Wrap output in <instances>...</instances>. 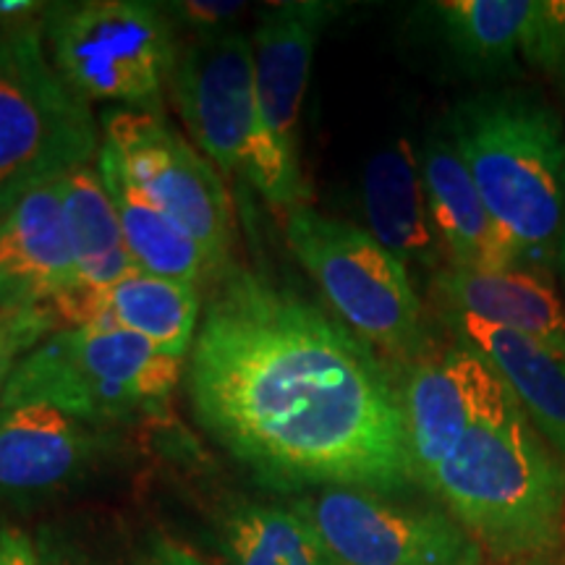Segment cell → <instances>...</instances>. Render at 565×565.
<instances>
[{
	"mask_svg": "<svg viewBox=\"0 0 565 565\" xmlns=\"http://www.w3.org/2000/svg\"><path fill=\"white\" fill-rule=\"evenodd\" d=\"M196 422L280 490L416 484L401 387L370 345L249 270L217 282L186 374Z\"/></svg>",
	"mask_w": 565,
	"mask_h": 565,
	"instance_id": "1",
	"label": "cell"
},
{
	"mask_svg": "<svg viewBox=\"0 0 565 565\" xmlns=\"http://www.w3.org/2000/svg\"><path fill=\"white\" fill-rule=\"evenodd\" d=\"M427 492L494 557H534L565 536V469L513 393L466 429Z\"/></svg>",
	"mask_w": 565,
	"mask_h": 565,
	"instance_id": "2",
	"label": "cell"
},
{
	"mask_svg": "<svg viewBox=\"0 0 565 565\" xmlns=\"http://www.w3.org/2000/svg\"><path fill=\"white\" fill-rule=\"evenodd\" d=\"M454 147L521 270L545 275L563 254L565 129L547 105L505 95L463 105Z\"/></svg>",
	"mask_w": 565,
	"mask_h": 565,
	"instance_id": "3",
	"label": "cell"
},
{
	"mask_svg": "<svg viewBox=\"0 0 565 565\" xmlns=\"http://www.w3.org/2000/svg\"><path fill=\"white\" fill-rule=\"evenodd\" d=\"M171 84L183 121L217 171L244 175L282 217L307 207L301 162L275 145L263 121L249 34L231 30L189 42Z\"/></svg>",
	"mask_w": 565,
	"mask_h": 565,
	"instance_id": "4",
	"label": "cell"
},
{
	"mask_svg": "<svg viewBox=\"0 0 565 565\" xmlns=\"http://www.w3.org/2000/svg\"><path fill=\"white\" fill-rule=\"evenodd\" d=\"M181 362L118 324L66 328L21 359L0 408L53 406L89 427L124 422L168 404Z\"/></svg>",
	"mask_w": 565,
	"mask_h": 565,
	"instance_id": "5",
	"label": "cell"
},
{
	"mask_svg": "<svg viewBox=\"0 0 565 565\" xmlns=\"http://www.w3.org/2000/svg\"><path fill=\"white\" fill-rule=\"evenodd\" d=\"M42 30L0 34V217L103 147L89 103L47 61Z\"/></svg>",
	"mask_w": 565,
	"mask_h": 565,
	"instance_id": "6",
	"label": "cell"
},
{
	"mask_svg": "<svg viewBox=\"0 0 565 565\" xmlns=\"http://www.w3.org/2000/svg\"><path fill=\"white\" fill-rule=\"evenodd\" d=\"M286 238L359 341L395 362H419L424 324L412 278L370 231L301 207L286 217Z\"/></svg>",
	"mask_w": 565,
	"mask_h": 565,
	"instance_id": "7",
	"label": "cell"
},
{
	"mask_svg": "<svg viewBox=\"0 0 565 565\" xmlns=\"http://www.w3.org/2000/svg\"><path fill=\"white\" fill-rule=\"evenodd\" d=\"M63 82L84 100L160 116L175 68L171 17L145 0L55 3L42 21Z\"/></svg>",
	"mask_w": 565,
	"mask_h": 565,
	"instance_id": "8",
	"label": "cell"
},
{
	"mask_svg": "<svg viewBox=\"0 0 565 565\" xmlns=\"http://www.w3.org/2000/svg\"><path fill=\"white\" fill-rule=\"evenodd\" d=\"M103 129V145L116 152L131 186L223 267L233 244V212L215 166L154 113L108 110Z\"/></svg>",
	"mask_w": 565,
	"mask_h": 565,
	"instance_id": "9",
	"label": "cell"
},
{
	"mask_svg": "<svg viewBox=\"0 0 565 565\" xmlns=\"http://www.w3.org/2000/svg\"><path fill=\"white\" fill-rule=\"evenodd\" d=\"M291 508L338 565H482L484 550L456 519L377 492L324 487Z\"/></svg>",
	"mask_w": 565,
	"mask_h": 565,
	"instance_id": "10",
	"label": "cell"
},
{
	"mask_svg": "<svg viewBox=\"0 0 565 565\" xmlns=\"http://www.w3.org/2000/svg\"><path fill=\"white\" fill-rule=\"evenodd\" d=\"M508 393L498 372L463 343L414 362L401 401L416 484L427 490L466 429Z\"/></svg>",
	"mask_w": 565,
	"mask_h": 565,
	"instance_id": "11",
	"label": "cell"
},
{
	"mask_svg": "<svg viewBox=\"0 0 565 565\" xmlns=\"http://www.w3.org/2000/svg\"><path fill=\"white\" fill-rule=\"evenodd\" d=\"M341 11L328 0H288L265 6L252 32L254 82L263 121L275 145L301 162L299 121L317 42Z\"/></svg>",
	"mask_w": 565,
	"mask_h": 565,
	"instance_id": "12",
	"label": "cell"
},
{
	"mask_svg": "<svg viewBox=\"0 0 565 565\" xmlns=\"http://www.w3.org/2000/svg\"><path fill=\"white\" fill-rule=\"evenodd\" d=\"M76 286L63 179H55L0 217V307H51Z\"/></svg>",
	"mask_w": 565,
	"mask_h": 565,
	"instance_id": "13",
	"label": "cell"
},
{
	"mask_svg": "<svg viewBox=\"0 0 565 565\" xmlns=\"http://www.w3.org/2000/svg\"><path fill=\"white\" fill-rule=\"evenodd\" d=\"M422 181L437 238L454 270L505 273L521 267L511 238L492 221L454 141H427Z\"/></svg>",
	"mask_w": 565,
	"mask_h": 565,
	"instance_id": "14",
	"label": "cell"
},
{
	"mask_svg": "<svg viewBox=\"0 0 565 565\" xmlns=\"http://www.w3.org/2000/svg\"><path fill=\"white\" fill-rule=\"evenodd\" d=\"M97 454L89 424L53 406L0 408V498H38L71 482Z\"/></svg>",
	"mask_w": 565,
	"mask_h": 565,
	"instance_id": "15",
	"label": "cell"
},
{
	"mask_svg": "<svg viewBox=\"0 0 565 565\" xmlns=\"http://www.w3.org/2000/svg\"><path fill=\"white\" fill-rule=\"evenodd\" d=\"M448 324L511 387L536 433L565 456V359L561 353L471 315L448 312Z\"/></svg>",
	"mask_w": 565,
	"mask_h": 565,
	"instance_id": "16",
	"label": "cell"
},
{
	"mask_svg": "<svg viewBox=\"0 0 565 565\" xmlns=\"http://www.w3.org/2000/svg\"><path fill=\"white\" fill-rule=\"evenodd\" d=\"M435 294L445 315H471L477 320L534 338L565 359V307L547 278L532 270L505 273H437Z\"/></svg>",
	"mask_w": 565,
	"mask_h": 565,
	"instance_id": "17",
	"label": "cell"
},
{
	"mask_svg": "<svg viewBox=\"0 0 565 565\" xmlns=\"http://www.w3.org/2000/svg\"><path fill=\"white\" fill-rule=\"evenodd\" d=\"M364 212L370 233L395 259L433 267L440 238L429 215L422 166L406 139L380 150L364 171Z\"/></svg>",
	"mask_w": 565,
	"mask_h": 565,
	"instance_id": "18",
	"label": "cell"
},
{
	"mask_svg": "<svg viewBox=\"0 0 565 565\" xmlns=\"http://www.w3.org/2000/svg\"><path fill=\"white\" fill-rule=\"evenodd\" d=\"M97 171H100L113 207L118 212L126 249H129L137 270L168 280L192 282V286L221 270L215 259L186 231L168 221L158 207H152L131 186L116 152L108 150L105 145L97 154Z\"/></svg>",
	"mask_w": 565,
	"mask_h": 565,
	"instance_id": "19",
	"label": "cell"
},
{
	"mask_svg": "<svg viewBox=\"0 0 565 565\" xmlns=\"http://www.w3.org/2000/svg\"><path fill=\"white\" fill-rule=\"evenodd\" d=\"M63 215L82 288L105 291L137 270L103 175L89 162L63 175Z\"/></svg>",
	"mask_w": 565,
	"mask_h": 565,
	"instance_id": "20",
	"label": "cell"
},
{
	"mask_svg": "<svg viewBox=\"0 0 565 565\" xmlns=\"http://www.w3.org/2000/svg\"><path fill=\"white\" fill-rule=\"evenodd\" d=\"M103 301L105 322L131 330L168 356L183 359L194 345L200 291L192 282L134 270L105 288Z\"/></svg>",
	"mask_w": 565,
	"mask_h": 565,
	"instance_id": "21",
	"label": "cell"
},
{
	"mask_svg": "<svg viewBox=\"0 0 565 565\" xmlns=\"http://www.w3.org/2000/svg\"><path fill=\"white\" fill-rule=\"evenodd\" d=\"M433 9L450 51L479 68L524 55L542 19V0H443Z\"/></svg>",
	"mask_w": 565,
	"mask_h": 565,
	"instance_id": "22",
	"label": "cell"
},
{
	"mask_svg": "<svg viewBox=\"0 0 565 565\" xmlns=\"http://www.w3.org/2000/svg\"><path fill=\"white\" fill-rule=\"evenodd\" d=\"M228 565H338L294 508L244 503L225 519Z\"/></svg>",
	"mask_w": 565,
	"mask_h": 565,
	"instance_id": "23",
	"label": "cell"
},
{
	"mask_svg": "<svg viewBox=\"0 0 565 565\" xmlns=\"http://www.w3.org/2000/svg\"><path fill=\"white\" fill-rule=\"evenodd\" d=\"M55 322L51 307H0V393L19 366V356H30L42 345Z\"/></svg>",
	"mask_w": 565,
	"mask_h": 565,
	"instance_id": "24",
	"label": "cell"
},
{
	"mask_svg": "<svg viewBox=\"0 0 565 565\" xmlns=\"http://www.w3.org/2000/svg\"><path fill=\"white\" fill-rule=\"evenodd\" d=\"M524 58L565 79V0H542V19Z\"/></svg>",
	"mask_w": 565,
	"mask_h": 565,
	"instance_id": "25",
	"label": "cell"
},
{
	"mask_svg": "<svg viewBox=\"0 0 565 565\" xmlns=\"http://www.w3.org/2000/svg\"><path fill=\"white\" fill-rule=\"evenodd\" d=\"M162 11L171 17V21H181L186 30L196 32V38H207V34L231 32V24L246 11V3H238V0H173V3H162Z\"/></svg>",
	"mask_w": 565,
	"mask_h": 565,
	"instance_id": "26",
	"label": "cell"
},
{
	"mask_svg": "<svg viewBox=\"0 0 565 565\" xmlns=\"http://www.w3.org/2000/svg\"><path fill=\"white\" fill-rule=\"evenodd\" d=\"M51 3H34V0H0V34L32 30L34 21H45Z\"/></svg>",
	"mask_w": 565,
	"mask_h": 565,
	"instance_id": "27",
	"label": "cell"
},
{
	"mask_svg": "<svg viewBox=\"0 0 565 565\" xmlns=\"http://www.w3.org/2000/svg\"><path fill=\"white\" fill-rule=\"evenodd\" d=\"M0 565H42L38 540L17 526H0Z\"/></svg>",
	"mask_w": 565,
	"mask_h": 565,
	"instance_id": "28",
	"label": "cell"
},
{
	"mask_svg": "<svg viewBox=\"0 0 565 565\" xmlns=\"http://www.w3.org/2000/svg\"><path fill=\"white\" fill-rule=\"evenodd\" d=\"M38 550L42 565H100L92 561L89 555H84L79 547H74L63 536L55 534H42L38 540Z\"/></svg>",
	"mask_w": 565,
	"mask_h": 565,
	"instance_id": "29",
	"label": "cell"
},
{
	"mask_svg": "<svg viewBox=\"0 0 565 565\" xmlns=\"http://www.w3.org/2000/svg\"><path fill=\"white\" fill-rule=\"evenodd\" d=\"M150 565H207L200 555H194L186 545L168 540V536H158L150 550Z\"/></svg>",
	"mask_w": 565,
	"mask_h": 565,
	"instance_id": "30",
	"label": "cell"
},
{
	"mask_svg": "<svg viewBox=\"0 0 565 565\" xmlns=\"http://www.w3.org/2000/svg\"><path fill=\"white\" fill-rule=\"evenodd\" d=\"M561 257H565V236H563V254H561Z\"/></svg>",
	"mask_w": 565,
	"mask_h": 565,
	"instance_id": "31",
	"label": "cell"
},
{
	"mask_svg": "<svg viewBox=\"0 0 565 565\" xmlns=\"http://www.w3.org/2000/svg\"><path fill=\"white\" fill-rule=\"evenodd\" d=\"M524 565H542V563H524Z\"/></svg>",
	"mask_w": 565,
	"mask_h": 565,
	"instance_id": "32",
	"label": "cell"
}]
</instances>
